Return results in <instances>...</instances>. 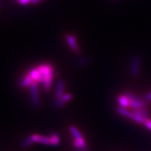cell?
<instances>
[{
  "mask_svg": "<svg viewBox=\"0 0 151 151\" xmlns=\"http://www.w3.org/2000/svg\"><path fill=\"white\" fill-rule=\"evenodd\" d=\"M37 69L41 74V78L39 83L42 86L45 92H48L51 88L52 79H53V67L50 64L46 63L37 66Z\"/></svg>",
  "mask_w": 151,
  "mask_h": 151,
  "instance_id": "1",
  "label": "cell"
},
{
  "mask_svg": "<svg viewBox=\"0 0 151 151\" xmlns=\"http://www.w3.org/2000/svg\"><path fill=\"white\" fill-rule=\"evenodd\" d=\"M116 112L120 116L126 117V118L130 119L132 121H134L138 124H144L145 120L142 117L138 116L134 111H130L127 109L123 108L121 106H118L116 109Z\"/></svg>",
  "mask_w": 151,
  "mask_h": 151,
  "instance_id": "2",
  "label": "cell"
},
{
  "mask_svg": "<svg viewBox=\"0 0 151 151\" xmlns=\"http://www.w3.org/2000/svg\"><path fill=\"white\" fill-rule=\"evenodd\" d=\"M30 88V100L32 104L35 108L37 109L40 106V96H39V83L37 81H34L32 83Z\"/></svg>",
  "mask_w": 151,
  "mask_h": 151,
  "instance_id": "3",
  "label": "cell"
},
{
  "mask_svg": "<svg viewBox=\"0 0 151 151\" xmlns=\"http://www.w3.org/2000/svg\"><path fill=\"white\" fill-rule=\"evenodd\" d=\"M65 40L67 41L68 46L76 54L81 53V49L77 42L76 37L71 34H67L65 36Z\"/></svg>",
  "mask_w": 151,
  "mask_h": 151,
  "instance_id": "4",
  "label": "cell"
},
{
  "mask_svg": "<svg viewBox=\"0 0 151 151\" xmlns=\"http://www.w3.org/2000/svg\"><path fill=\"white\" fill-rule=\"evenodd\" d=\"M141 59L139 56H134L132 58L130 65V72L132 76L137 77L140 73Z\"/></svg>",
  "mask_w": 151,
  "mask_h": 151,
  "instance_id": "5",
  "label": "cell"
},
{
  "mask_svg": "<svg viewBox=\"0 0 151 151\" xmlns=\"http://www.w3.org/2000/svg\"><path fill=\"white\" fill-rule=\"evenodd\" d=\"M73 99V94L71 93H65L61 97L55 100V106L57 109H61L65 104Z\"/></svg>",
  "mask_w": 151,
  "mask_h": 151,
  "instance_id": "6",
  "label": "cell"
},
{
  "mask_svg": "<svg viewBox=\"0 0 151 151\" xmlns=\"http://www.w3.org/2000/svg\"><path fill=\"white\" fill-rule=\"evenodd\" d=\"M65 82L63 80H59L57 82L56 90L55 92V99H59L65 94Z\"/></svg>",
  "mask_w": 151,
  "mask_h": 151,
  "instance_id": "7",
  "label": "cell"
},
{
  "mask_svg": "<svg viewBox=\"0 0 151 151\" xmlns=\"http://www.w3.org/2000/svg\"><path fill=\"white\" fill-rule=\"evenodd\" d=\"M34 82L32 78L29 75V73H27L21 80L19 81L18 86L22 88H28L31 86V85Z\"/></svg>",
  "mask_w": 151,
  "mask_h": 151,
  "instance_id": "8",
  "label": "cell"
},
{
  "mask_svg": "<svg viewBox=\"0 0 151 151\" xmlns=\"http://www.w3.org/2000/svg\"><path fill=\"white\" fill-rule=\"evenodd\" d=\"M117 101L119 104V106L123 107V108L127 109L129 107V99L124 94H120L117 97Z\"/></svg>",
  "mask_w": 151,
  "mask_h": 151,
  "instance_id": "9",
  "label": "cell"
},
{
  "mask_svg": "<svg viewBox=\"0 0 151 151\" xmlns=\"http://www.w3.org/2000/svg\"><path fill=\"white\" fill-rule=\"evenodd\" d=\"M145 106H146V102L143 99L137 100V101H132V100L129 101V108L133 109L134 110L144 108Z\"/></svg>",
  "mask_w": 151,
  "mask_h": 151,
  "instance_id": "10",
  "label": "cell"
},
{
  "mask_svg": "<svg viewBox=\"0 0 151 151\" xmlns=\"http://www.w3.org/2000/svg\"><path fill=\"white\" fill-rule=\"evenodd\" d=\"M50 138V146H57L60 144V137L58 134L52 133L48 136Z\"/></svg>",
  "mask_w": 151,
  "mask_h": 151,
  "instance_id": "11",
  "label": "cell"
},
{
  "mask_svg": "<svg viewBox=\"0 0 151 151\" xmlns=\"http://www.w3.org/2000/svg\"><path fill=\"white\" fill-rule=\"evenodd\" d=\"M90 62V58L88 56H83L79 58L78 60H76V63L78 67H85V66L89 65Z\"/></svg>",
  "mask_w": 151,
  "mask_h": 151,
  "instance_id": "12",
  "label": "cell"
},
{
  "mask_svg": "<svg viewBox=\"0 0 151 151\" xmlns=\"http://www.w3.org/2000/svg\"><path fill=\"white\" fill-rule=\"evenodd\" d=\"M69 131H70V132L71 133V134L73 135V137H74V139H80L84 137L82 134H81V132L79 131L78 128L75 127V126L71 125L69 127Z\"/></svg>",
  "mask_w": 151,
  "mask_h": 151,
  "instance_id": "13",
  "label": "cell"
},
{
  "mask_svg": "<svg viewBox=\"0 0 151 151\" xmlns=\"http://www.w3.org/2000/svg\"><path fill=\"white\" fill-rule=\"evenodd\" d=\"M28 73H29V75L31 76V78H32L34 81H37L38 83L39 82V80L41 78V74L39 73V71H38L37 67L30 69Z\"/></svg>",
  "mask_w": 151,
  "mask_h": 151,
  "instance_id": "14",
  "label": "cell"
},
{
  "mask_svg": "<svg viewBox=\"0 0 151 151\" xmlns=\"http://www.w3.org/2000/svg\"><path fill=\"white\" fill-rule=\"evenodd\" d=\"M134 112L137 115H138V116L142 117L145 120L150 119L149 118L148 111L147 110V109L145 108V107L140 109H136V110H134Z\"/></svg>",
  "mask_w": 151,
  "mask_h": 151,
  "instance_id": "15",
  "label": "cell"
},
{
  "mask_svg": "<svg viewBox=\"0 0 151 151\" xmlns=\"http://www.w3.org/2000/svg\"><path fill=\"white\" fill-rule=\"evenodd\" d=\"M41 144L46 145V146H50V138L49 137H46V136H42L40 135V137H39V142Z\"/></svg>",
  "mask_w": 151,
  "mask_h": 151,
  "instance_id": "16",
  "label": "cell"
},
{
  "mask_svg": "<svg viewBox=\"0 0 151 151\" xmlns=\"http://www.w3.org/2000/svg\"><path fill=\"white\" fill-rule=\"evenodd\" d=\"M33 143H32L31 140L29 139V137L24 138V139H22L21 141V146L23 148H27L28 147H29L31 145H32Z\"/></svg>",
  "mask_w": 151,
  "mask_h": 151,
  "instance_id": "17",
  "label": "cell"
},
{
  "mask_svg": "<svg viewBox=\"0 0 151 151\" xmlns=\"http://www.w3.org/2000/svg\"><path fill=\"white\" fill-rule=\"evenodd\" d=\"M145 125V127H146L147 129L150 130L151 131V120L150 119H148V120H146L144 122V124H143Z\"/></svg>",
  "mask_w": 151,
  "mask_h": 151,
  "instance_id": "18",
  "label": "cell"
},
{
  "mask_svg": "<svg viewBox=\"0 0 151 151\" xmlns=\"http://www.w3.org/2000/svg\"><path fill=\"white\" fill-rule=\"evenodd\" d=\"M145 100L147 101H151V91L146 94V96H145Z\"/></svg>",
  "mask_w": 151,
  "mask_h": 151,
  "instance_id": "19",
  "label": "cell"
},
{
  "mask_svg": "<svg viewBox=\"0 0 151 151\" xmlns=\"http://www.w3.org/2000/svg\"><path fill=\"white\" fill-rule=\"evenodd\" d=\"M42 0H31L30 1V3H32V4H37L41 2Z\"/></svg>",
  "mask_w": 151,
  "mask_h": 151,
  "instance_id": "20",
  "label": "cell"
}]
</instances>
